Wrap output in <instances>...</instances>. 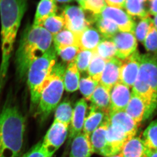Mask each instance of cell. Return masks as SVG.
Wrapping results in <instances>:
<instances>
[{
	"instance_id": "obj_47",
	"label": "cell",
	"mask_w": 157,
	"mask_h": 157,
	"mask_svg": "<svg viewBox=\"0 0 157 157\" xmlns=\"http://www.w3.org/2000/svg\"><path fill=\"white\" fill-rule=\"evenodd\" d=\"M110 157H121L119 154L116 155H114V156H111Z\"/></svg>"
},
{
	"instance_id": "obj_48",
	"label": "cell",
	"mask_w": 157,
	"mask_h": 157,
	"mask_svg": "<svg viewBox=\"0 0 157 157\" xmlns=\"http://www.w3.org/2000/svg\"><path fill=\"white\" fill-rule=\"evenodd\" d=\"M140 1L141 2H143V3H144V2H147V1H148V0H140ZM148 1H149V0H148Z\"/></svg>"
},
{
	"instance_id": "obj_38",
	"label": "cell",
	"mask_w": 157,
	"mask_h": 157,
	"mask_svg": "<svg viewBox=\"0 0 157 157\" xmlns=\"http://www.w3.org/2000/svg\"><path fill=\"white\" fill-rule=\"evenodd\" d=\"M106 6L105 0H85L84 10L88 11L93 15H98Z\"/></svg>"
},
{
	"instance_id": "obj_28",
	"label": "cell",
	"mask_w": 157,
	"mask_h": 157,
	"mask_svg": "<svg viewBox=\"0 0 157 157\" xmlns=\"http://www.w3.org/2000/svg\"><path fill=\"white\" fill-rule=\"evenodd\" d=\"M73 109L70 101L64 100L56 108L54 121L60 122L68 127L71 122Z\"/></svg>"
},
{
	"instance_id": "obj_31",
	"label": "cell",
	"mask_w": 157,
	"mask_h": 157,
	"mask_svg": "<svg viewBox=\"0 0 157 157\" xmlns=\"http://www.w3.org/2000/svg\"><path fill=\"white\" fill-rule=\"evenodd\" d=\"M93 53L107 61L115 57L117 49L115 44L110 40H103L98 44Z\"/></svg>"
},
{
	"instance_id": "obj_43",
	"label": "cell",
	"mask_w": 157,
	"mask_h": 157,
	"mask_svg": "<svg viewBox=\"0 0 157 157\" xmlns=\"http://www.w3.org/2000/svg\"><path fill=\"white\" fill-rule=\"evenodd\" d=\"M144 157H157V150L147 148L145 150Z\"/></svg>"
},
{
	"instance_id": "obj_6",
	"label": "cell",
	"mask_w": 157,
	"mask_h": 157,
	"mask_svg": "<svg viewBox=\"0 0 157 157\" xmlns=\"http://www.w3.org/2000/svg\"><path fill=\"white\" fill-rule=\"evenodd\" d=\"M68 127L60 122H53L41 142L43 150L50 157L60 147L67 139Z\"/></svg>"
},
{
	"instance_id": "obj_4",
	"label": "cell",
	"mask_w": 157,
	"mask_h": 157,
	"mask_svg": "<svg viewBox=\"0 0 157 157\" xmlns=\"http://www.w3.org/2000/svg\"><path fill=\"white\" fill-rule=\"evenodd\" d=\"M57 56L54 47L52 46L29 67L27 75L28 83L30 91L31 101L34 105L39 103L44 83L56 64Z\"/></svg>"
},
{
	"instance_id": "obj_15",
	"label": "cell",
	"mask_w": 157,
	"mask_h": 157,
	"mask_svg": "<svg viewBox=\"0 0 157 157\" xmlns=\"http://www.w3.org/2000/svg\"><path fill=\"white\" fill-rule=\"evenodd\" d=\"M87 108V104L84 98H81L75 104L71 122L69 142H71L73 138L83 130Z\"/></svg>"
},
{
	"instance_id": "obj_30",
	"label": "cell",
	"mask_w": 157,
	"mask_h": 157,
	"mask_svg": "<svg viewBox=\"0 0 157 157\" xmlns=\"http://www.w3.org/2000/svg\"><path fill=\"white\" fill-rule=\"evenodd\" d=\"M124 8L128 15L133 17L141 19L151 15L140 0H125Z\"/></svg>"
},
{
	"instance_id": "obj_25",
	"label": "cell",
	"mask_w": 157,
	"mask_h": 157,
	"mask_svg": "<svg viewBox=\"0 0 157 157\" xmlns=\"http://www.w3.org/2000/svg\"><path fill=\"white\" fill-rule=\"evenodd\" d=\"M92 22H94L97 30L104 40H111L119 30L117 25L111 20L102 18L98 15H93Z\"/></svg>"
},
{
	"instance_id": "obj_13",
	"label": "cell",
	"mask_w": 157,
	"mask_h": 157,
	"mask_svg": "<svg viewBox=\"0 0 157 157\" xmlns=\"http://www.w3.org/2000/svg\"><path fill=\"white\" fill-rule=\"evenodd\" d=\"M130 88L119 82L110 89V111H124L131 97Z\"/></svg>"
},
{
	"instance_id": "obj_34",
	"label": "cell",
	"mask_w": 157,
	"mask_h": 157,
	"mask_svg": "<svg viewBox=\"0 0 157 157\" xmlns=\"http://www.w3.org/2000/svg\"><path fill=\"white\" fill-rule=\"evenodd\" d=\"M142 139L147 148L157 150V119L151 122L144 130Z\"/></svg>"
},
{
	"instance_id": "obj_27",
	"label": "cell",
	"mask_w": 157,
	"mask_h": 157,
	"mask_svg": "<svg viewBox=\"0 0 157 157\" xmlns=\"http://www.w3.org/2000/svg\"><path fill=\"white\" fill-rule=\"evenodd\" d=\"M54 47L56 52L70 46H78V36L67 29L53 36Z\"/></svg>"
},
{
	"instance_id": "obj_9",
	"label": "cell",
	"mask_w": 157,
	"mask_h": 157,
	"mask_svg": "<svg viewBox=\"0 0 157 157\" xmlns=\"http://www.w3.org/2000/svg\"><path fill=\"white\" fill-rule=\"evenodd\" d=\"M110 40L117 49L116 57L123 60L137 50V40L133 32H119Z\"/></svg>"
},
{
	"instance_id": "obj_26",
	"label": "cell",
	"mask_w": 157,
	"mask_h": 157,
	"mask_svg": "<svg viewBox=\"0 0 157 157\" xmlns=\"http://www.w3.org/2000/svg\"><path fill=\"white\" fill-rule=\"evenodd\" d=\"M80 74L74 61L70 62L64 75V87L68 92H74L78 89Z\"/></svg>"
},
{
	"instance_id": "obj_12",
	"label": "cell",
	"mask_w": 157,
	"mask_h": 157,
	"mask_svg": "<svg viewBox=\"0 0 157 157\" xmlns=\"http://www.w3.org/2000/svg\"><path fill=\"white\" fill-rule=\"evenodd\" d=\"M108 121L110 125L121 130L130 138L136 136L138 125L124 111H110Z\"/></svg>"
},
{
	"instance_id": "obj_2",
	"label": "cell",
	"mask_w": 157,
	"mask_h": 157,
	"mask_svg": "<svg viewBox=\"0 0 157 157\" xmlns=\"http://www.w3.org/2000/svg\"><path fill=\"white\" fill-rule=\"evenodd\" d=\"M53 36L42 27L29 26L20 39L15 54L17 77L23 80L31 64L52 47Z\"/></svg>"
},
{
	"instance_id": "obj_45",
	"label": "cell",
	"mask_w": 157,
	"mask_h": 157,
	"mask_svg": "<svg viewBox=\"0 0 157 157\" xmlns=\"http://www.w3.org/2000/svg\"><path fill=\"white\" fill-rule=\"evenodd\" d=\"M55 1L57 2H59V3H70L73 1V0H54Z\"/></svg>"
},
{
	"instance_id": "obj_8",
	"label": "cell",
	"mask_w": 157,
	"mask_h": 157,
	"mask_svg": "<svg viewBox=\"0 0 157 157\" xmlns=\"http://www.w3.org/2000/svg\"><path fill=\"white\" fill-rule=\"evenodd\" d=\"M140 66L137 79L151 86L157 92V55H140Z\"/></svg>"
},
{
	"instance_id": "obj_3",
	"label": "cell",
	"mask_w": 157,
	"mask_h": 157,
	"mask_svg": "<svg viewBox=\"0 0 157 157\" xmlns=\"http://www.w3.org/2000/svg\"><path fill=\"white\" fill-rule=\"evenodd\" d=\"M25 131L21 112L10 103H6L0 114V157H20Z\"/></svg>"
},
{
	"instance_id": "obj_33",
	"label": "cell",
	"mask_w": 157,
	"mask_h": 157,
	"mask_svg": "<svg viewBox=\"0 0 157 157\" xmlns=\"http://www.w3.org/2000/svg\"><path fill=\"white\" fill-rule=\"evenodd\" d=\"M42 27L54 36L65 29V21L62 15L56 14L47 18L42 25Z\"/></svg>"
},
{
	"instance_id": "obj_40",
	"label": "cell",
	"mask_w": 157,
	"mask_h": 157,
	"mask_svg": "<svg viewBox=\"0 0 157 157\" xmlns=\"http://www.w3.org/2000/svg\"><path fill=\"white\" fill-rule=\"evenodd\" d=\"M22 157H50L43 150L41 142H38L32 147Z\"/></svg>"
},
{
	"instance_id": "obj_29",
	"label": "cell",
	"mask_w": 157,
	"mask_h": 157,
	"mask_svg": "<svg viewBox=\"0 0 157 157\" xmlns=\"http://www.w3.org/2000/svg\"><path fill=\"white\" fill-rule=\"evenodd\" d=\"M106 63V61L93 53V56L87 71L88 76L100 83Z\"/></svg>"
},
{
	"instance_id": "obj_18",
	"label": "cell",
	"mask_w": 157,
	"mask_h": 157,
	"mask_svg": "<svg viewBox=\"0 0 157 157\" xmlns=\"http://www.w3.org/2000/svg\"><path fill=\"white\" fill-rule=\"evenodd\" d=\"M130 138L121 130L110 125L109 123L106 140L110 157L118 154L123 145Z\"/></svg>"
},
{
	"instance_id": "obj_23",
	"label": "cell",
	"mask_w": 157,
	"mask_h": 157,
	"mask_svg": "<svg viewBox=\"0 0 157 157\" xmlns=\"http://www.w3.org/2000/svg\"><path fill=\"white\" fill-rule=\"evenodd\" d=\"M146 149L143 139L135 136L124 143L118 154L121 157H144Z\"/></svg>"
},
{
	"instance_id": "obj_11",
	"label": "cell",
	"mask_w": 157,
	"mask_h": 157,
	"mask_svg": "<svg viewBox=\"0 0 157 157\" xmlns=\"http://www.w3.org/2000/svg\"><path fill=\"white\" fill-rule=\"evenodd\" d=\"M140 53L138 50L122 60L121 67V82L132 88L137 78L140 66Z\"/></svg>"
},
{
	"instance_id": "obj_37",
	"label": "cell",
	"mask_w": 157,
	"mask_h": 157,
	"mask_svg": "<svg viewBox=\"0 0 157 157\" xmlns=\"http://www.w3.org/2000/svg\"><path fill=\"white\" fill-rule=\"evenodd\" d=\"M143 44L148 53L157 55V30L154 25L150 28Z\"/></svg>"
},
{
	"instance_id": "obj_39",
	"label": "cell",
	"mask_w": 157,
	"mask_h": 157,
	"mask_svg": "<svg viewBox=\"0 0 157 157\" xmlns=\"http://www.w3.org/2000/svg\"><path fill=\"white\" fill-rule=\"evenodd\" d=\"M80 51L79 47L77 46H70L56 52L64 62H70L74 60L78 52Z\"/></svg>"
},
{
	"instance_id": "obj_17",
	"label": "cell",
	"mask_w": 157,
	"mask_h": 157,
	"mask_svg": "<svg viewBox=\"0 0 157 157\" xmlns=\"http://www.w3.org/2000/svg\"><path fill=\"white\" fill-rule=\"evenodd\" d=\"M108 124L109 121L108 117L103 124L90 136L94 153L105 157H110L106 140V133Z\"/></svg>"
},
{
	"instance_id": "obj_20",
	"label": "cell",
	"mask_w": 157,
	"mask_h": 157,
	"mask_svg": "<svg viewBox=\"0 0 157 157\" xmlns=\"http://www.w3.org/2000/svg\"><path fill=\"white\" fill-rule=\"evenodd\" d=\"M78 36V46L80 50L94 51L98 44L104 40L100 32L90 26L81 33Z\"/></svg>"
},
{
	"instance_id": "obj_21",
	"label": "cell",
	"mask_w": 157,
	"mask_h": 157,
	"mask_svg": "<svg viewBox=\"0 0 157 157\" xmlns=\"http://www.w3.org/2000/svg\"><path fill=\"white\" fill-rule=\"evenodd\" d=\"M58 7L54 0H40L35 13L33 27H42L47 18L56 15Z\"/></svg>"
},
{
	"instance_id": "obj_41",
	"label": "cell",
	"mask_w": 157,
	"mask_h": 157,
	"mask_svg": "<svg viewBox=\"0 0 157 157\" xmlns=\"http://www.w3.org/2000/svg\"><path fill=\"white\" fill-rule=\"evenodd\" d=\"M106 4L109 7L117 8H123L124 7L125 0H105Z\"/></svg>"
},
{
	"instance_id": "obj_24",
	"label": "cell",
	"mask_w": 157,
	"mask_h": 157,
	"mask_svg": "<svg viewBox=\"0 0 157 157\" xmlns=\"http://www.w3.org/2000/svg\"><path fill=\"white\" fill-rule=\"evenodd\" d=\"M110 90L100 83L91 97V106L109 114L110 106Z\"/></svg>"
},
{
	"instance_id": "obj_16",
	"label": "cell",
	"mask_w": 157,
	"mask_h": 157,
	"mask_svg": "<svg viewBox=\"0 0 157 157\" xmlns=\"http://www.w3.org/2000/svg\"><path fill=\"white\" fill-rule=\"evenodd\" d=\"M124 111L138 124L148 119V109L146 103L140 97L133 92Z\"/></svg>"
},
{
	"instance_id": "obj_7",
	"label": "cell",
	"mask_w": 157,
	"mask_h": 157,
	"mask_svg": "<svg viewBox=\"0 0 157 157\" xmlns=\"http://www.w3.org/2000/svg\"><path fill=\"white\" fill-rule=\"evenodd\" d=\"M61 15L65 21V29L77 35L90 27L92 23L91 20L86 18L84 10L78 6H65Z\"/></svg>"
},
{
	"instance_id": "obj_10",
	"label": "cell",
	"mask_w": 157,
	"mask_h": 157,
	"mask_svg": "<svg viewBox=\"0 0 157 157\" xmlns=\"http://www.w3.org/2000/svg\"><path fill=\"white\" fill-rule=\"evenodd\" d=\"M102 18L111 20L117 25L121 32H133L136 23L128 14L119 8L106 6L98 14Z\"/></svg>"
},
{
	"instance_id": "obj_44",
	"label": "cell",
	"mask_w": 157,
	"mask_h": 157,
	"mask_svg": "<svg viewBox=\"0 0 157 157\" xmlns=\"http://www.w3.org/2000/svg\"><path fill=\"white\" fill-rule=\"evenodd\" d=\"M76 1L78 3V4L80 5V7H81L84 10L85 0H76Z\"/></svg>"
},
{
	"instance_id": "obj_32",
	"label": "cell",
	"mask_w": 157,
	"mask_h": 157,
	"mask_svg": "<svg viewBox=\"0 0 157 157\" xmlns=\"http://www.w3.org/2000/svg\"><path fill=\"white\" fill-rule=\"evenodd\" d=\"M140 20L137 24H135L134 34L137 40L144 44L146 36L150 28L154 25V23L153 19L151 18V15Z\"/></svg>"
},
{
	"instance_id": "obj_35",
	"label": "cell",
	"mask_w": 157,
	"mask_h": 157,
	"mask_svg": "<svg viewBox=\"0 0 157 157\" xmlns=\"http://www.w3.org/2000/svg\"><path fill=\"white\" fill-rule=\"evenodd\" d=\"M98 84L99 82L95 81L89 76L80 78L78 89L84 97L85 100L90 101L92 94Z\"/></svg>"
},
{
	"instance_id": "obj_42",
	"label": "cell",
	"mask_w": 157,
	"mask_h": 157,
	"mask_svg": "<svg viewBox=\"0 0 157 157\" xmlns=\"http://www.w3.org/2000/svg\"><path fill=\"white\" fill-rule=\"evenodd\" d=\"M150 6L148 12L150 15H157V0H149Z\"/></svg>"
},
{
	"instance_id": "obj_49",
	"label": "cell",
	"mask_w": 157,
	"mask_h": 157,
	"mask_svg": "<svg viewBox=\"0 0 157 157\" xmlns=\"http://www.w3.org/2000/svg\"></svg>"
},
{
	"instance_id": "obj_14",
	"label": "cell",
	"mask_w": 157,
	"mask_h": 157,
	"mask_svg": "<svg viewBox=\"0 0 157 157\" xmlns=\"http://www.w3.org/2000/svg\"><path fill=\"white\" fill-rule=\"evenodd\" d=\"M121 64L122 60L116 57L106 61L100 84L110 90L113 86L120 82Z\"/></svg>"
},
{
	"instance_id": "obj_1",
	"label": "cell",
	"mask_w": 157,
	"mask_h": 157,
	"mask_svg": "<svg viewBox=\"0 0 157 157\" xmlns=\"http://www.w3.org/2000/svg\"><path fill=\"white\" fill-rule=\"evenodd\" d=\"M27 6L28 0H0L2 51L0 95L5 83L17 33Z\"/></svg>"
},
{
	"instance_id": "obj_5",
	"label": "cell",
	"mask_w": 157,
	"mask_h": 157,
	"mask_svg": "<svg viewBox=\"0 0 157 157\" xmlns=\"http://www.w3.org/2000/svg\"><path fill=\"white\" fill-rule=\"evenodd\" d=\"M65 69L64 64L56 63L52 71L50 81L41 92L37 114L42 121L48 117L60 101L64 89Z\"/></svg>"
},
{
	"instance_id": "obj_22",
	"label": "cell",
	"mask_w": 157,
	"mask_h": 157,
	"mask_svg": "<svg viewBox=\"0 0 157 157\" xmlns=\"http://www.w3.org/2000/svg\"><path fill=\"white\" fill-rule=\"evenodd\" d=\"M108 114L94 106L89 108V113L85 119L83 128V133L90 136L91 134L98 128L107 118Z\"/></svg>"
},
{
	"instance_id": "obj_46",
	"label": "cell",
	"mask_w": 157,
	"mask_h": 157,
	"mask_svg": "<svg viewBox=\"0 0 157 157\" xmlns=\"http://www.w3.org/2000/svg\"><path fill=\"white\" fill-rule=\"evenodd\" d=\"M153 20V23H154V25L156 30H157V15L155 16Z\"/></svg>"
},
{
	"instance_id": "obj_36",
	"label": "cell",
	"mask_w": 157,
	"mask_h": 157,
	"mask_svg": "<svg viewBox=\"0 0 157 157\" xmlns=\"http://www.w3.org/2000/svg\"><path fill=\"white\" fill-rule=\"evenodd\" d=\"M92 56V51L88 50H80L74 60L80 73L87 71Z\"/></svg>"
},
{
	"instance_id": "obj_19",
	"label": "cell",
	"mask_w": 157,
	"mask_h": 157,
	"mask_svg": "<svg viewBox=\"0 0 157 157\" xmlns=\"http://www.w3.org/2000/svg\"><path fill=\"white\" fill-rule=\"evenodd\" d=\"M71 142L70 157H91L94 153L90 136L83 132L75 136Z\"/></svg>"
}]
</instances>
